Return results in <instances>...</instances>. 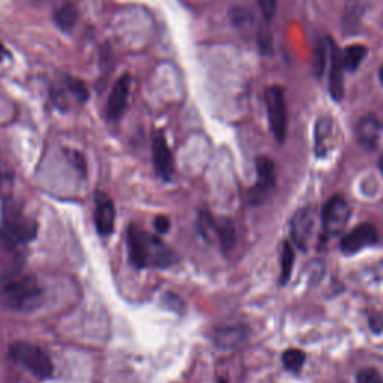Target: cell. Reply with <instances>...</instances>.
Here are the masks:
<instances>
[{"label":"cell","instance_id":"obj_4","mask_svg":"<svg viewBox=\"0 0 383 383\" xmlns=\"http://www.w3.org/2000/svg\"><path fill=\"white\" fill-rule=\"evenodd\" d=\"M196 227H198L204 240L209 243L217 241L225 253L230 252L235 246L236 234L234 222L231 219H226V217L219 219V217H214L211 213L201 210Z\"/></svg>","mask_w":383,"mask_h":383},{"label":"cell","instance_id":"obj_28","mask_svg":"<svg viewBox=\"0 0 383 383\" xmlns=\"http://www.w3.org/2000/svg\"><path fill=\"white\" fill-rule=\"evenodd\" d=\"M261 13L268 23L271 22L277 11V0H257Z\"/></svg>","mask_w":383,"mask_h":383},{"label":"cell","instance_id":"obj_3","mask_svg":"<svg viewBox=\"0 0 383 383\" xmlns=\"http://www.w3.org/2000/svg\"><path fill=\"white\" fill-rule=\"evenodd\" d=\"M9 356L39 380H48L54 373L53 361L47 352L29 341L13 343L9 346Z\"/></svg>","mask_w":383,"mask_h":383},{"label":"cell","instance_id":"obj_2","mask_svg":"<svg viewBox=\"0 0 383 383\" xmlns=\"http://www.w3.org/2000/svg\"><path fill=\"white\" fill-rule=\"evenodd\" d=\"M44 291L33 276H20L0 289V304L11 312L30 313L43 304Z\"/></svg>","mask_w":383,"mask_h":383},{"label":"cell","instance_id":"obj_17","mask_svg":"<svg viewBox=\"0 0 383 383\" xmlns=\"http://www.w3.org/2000/svg\"><path fill=\"white\" fill-rule=\"evenodd\" d=\"M246 328L243 326H230L217 329L214 341L216 345L222 349H234L244 341Z\"/></svg>","mask_w":383,"mask_h":383},{"label":"cell","instance_id":"obj_15","mask_svg":"<svg viewBox=\"0 0 383 383\" xmlns=\"http://www.w3.org/2000/svg\"><path fill=\"white\" fill-rule=\"evenodd\" d=\"M380 121L375 116L362 117L356 124V140L359 146L367 150H375L380 138Z\"/></svg>","mask_w":383,"mask_h":383},{"label":"cell","instance_id":"obj_11","mask_svg":"<svg viewBox=\"0 0 383 383\" xmlns=\"http://www.w3.org/2000/svg\"><path fill=\"white\" fill-rule=\"evenodd\" d=\"M151 149H153L151 151H153L154 170H156L158 175L162 180L171 181L174 177V159L163 132L159 130L156 135H154Z\"/></svg>","mask_w":383,"mask_h":383},{"label":"cell","instance_id":"obj_20","mask_svg":"<svg viewBox=\"0 0 383 383\" xmlns=\"http://www.w3.org/2000/svg\"><path fill=\"white\" fill-rule=\"evenodd\" d=\"M326 60H329L328 56V45L326 43H324V39H317V43L315 45V51H313V61L312 66L316 77H322L325 68H326Z\"/></svg>","mask_w":383,"mask_h":383},{"label":"cell","instance_id":"obj_7","mask_svg":"<svg viewBox=\"0 0 383 383\" xmlns=\"http://www.w3.org/2000/svg\"><path fill=\"white\" fill-rule=\"evenodd\" d=\"M350 219V206L341 195H334L322 210V235L333 238L343 234Z\"/></svg>","mask_w":383,"mask_h":383},{"label":"cell","instance_id":"obj_23","mask_svg":"<svg viewBox=\"0 0 383 383\" xmlns=\"http://www.w3.org/2000/svg\"><path fill=\"white\" fill-rule=\"evenodd\" d=\"M257 45H260V50L264 56L273 54V35L271 30L266 26H261L260 30H257Z\"/></svg>","mask_w":383,"mask_h":383},{"label":"cell","instance_id":"obj_34","mask_svg":"<svg viewBox=\"0 0 383 383\" xmlns=\"http://www.w3.org/2000/svg\"><path fill=\"white\" fill-rule=\"evenodd\" d=\"M379 167H380V171L383 172V156L380 158V162H379Z\"/></svg>","mask_w":383,"mask_h":383},{"label":"cell","instance_id":"obj_19","mask_svg":"<svg viewBox=\"0 0 383 383\" xmlns=\"http://www.w3.org/2000/svg\"><path fill=\"white\" fill-rule=\"evenodd\" d=\"M367 56V48L361 44H352L347 45L346 50L341 53V59H343V66L347 72H355L364 61Z\"/></svg>","mask_w":383,"mask_h":383},{"label":"cell","instance_id":"obj_29","mask_svg":"<svg viewBox=\"0 0 383 383\" xmlns=\"http://www.w3.org/2000/svg\"><path fill=\"white\" fill-rule=\"evenodd\" d=\"M177 301H180V296H177L175 294L170 292L168 295L163 296V306L165 307L172 310V312H175V313H183L184 303H179L177 304Z\"/></svg>","mask_w":383,"mask_h":383},{"label":"cell","instance_id":"obj_14","mask_svg":"<svg viewBox=\"0 0 383 383\" xmlns=\"http://www.w3.org/2000/svg\"><path fill=\"white\" fill-rule=\"evenodd\" d=\"M328 48H329V93L334 100H341L345 96V86H343V59H341V53L334 44L333 39H328Z\"/></svg>","mask_w":383,"mask_h":383},{"label":"cell","instance_id":"obj_26","mask_svg":"<svg viewBox=\"0 0 383 383\" xmlns=\"http://www.w3.org/2000/svg\"><path fill=\"white\" fill-rule=\"evenodd\" d=\"M230 18H231V22L234 26L236 27H241L247 23H250V20H252V14L250 11H248V9L246 8H240V6H235L232 8L231 11H230Z\"/></svg>","mask_w":383,"mask_h":383},{"label":"cell","instance_id":"obj_10","mask_svg":"<svg viewBox=\"0 0 383 383\" xmlns=\"http://www.w3.org/2000/svg\"><path fill=\"white\" fill-rule=\"evenodd\" d=\"M379 240V234L376 227L371 223H362L347 232L341 240V252L345 255H355L362 248L376 244Z\"/></svg>","mask_w":383,"mask_h":383},{"label":"cell","instance_id":"obj_18","mask_svg":"<svg viewBox=\"0 0 383 383\" xmlns=\"http://www.w3.org/2000/svg\"><path fill=\"white\" fill-rule=\"evenodd\" d=\"M54 23L63 32H70L78 22V9L72 3H63L54 11Z\"/></svg>","mask_w":383,"mask_h":383},{"label":"cell","instance_id":"obj_30","mask_svg":"<svg viewBox=\"0 0 383 383\" xmlns=\"http://www.w3.org/2000/svg\"><path fill=\"white\" fill-rule=\"evenodd\" d=\"M154 230L158 231V234L163 235L167 234L171 230V220L168 216H158L156 220H154Z\"/></svg>","mask_w":383,"mask_h":383},{"label":"cell","instance_id":"obj_35","mask_svg":"<svg viewBox=\"0 0 383 383\" xmlns=\"http://www.w3.org/2000/svg\"><path fill=\"white\" fill-rule=\"evenodd\" d=\"M219 383H227V382H226V379H223V377H220V379H219Z\"/></svg>","mask_w":383,"mask_h":383},{"label":"cell","instance_id":"obj_8","mask_svg":"<svg viewBox=\"0 0 383 383\" xmlns=\"http://www.w3.org/2000/svg\"><path fill=\"white\" fill-rule=\"evenodd\" d=\"M257 180L250 192V202L257 205L262 204L276 186V165L268 156H260L256 159Z\"/></svg>","mask_w":383,"mask_h":383},{"label":"cell","instance_id":"obj_9","mask_svg":"<svg viewBox=\"0 0 383 383\" xmlns=\"http://www.w3.org/2000/svg\"><path fill=\"white\" fill-rule=\"evenodd\" d=\"M315 226H316V213L313 209L307 206V209H301L296 211V214L291 220V234L298 248L307 250L310 241H312Z\"/></svg>","mask_w":383,"mask_h":383},{"label":"cell","instance_id":"obj_24","mask_svg":"<svg viewBox=\"0 0 383 383\" xmlns=\"http://www.w3.org/2000/svg\"><path fill=\"white\" fill-rule=\"evenodd\" d=\"M66 84H68L69 90L72 91V95H74L80 102H86L89 99V90H87L84 82H82L81 80L68 77L66 78Z\"/></svg>","mask_w":383,"mask_h":383},{"label":"cell","instance_id":"obj_21","mask_svg":"<svg viewBox=\"0 0 383 383\" xmlns=\"http://www.w3.org/2000/svg\"><path fill=\"white\" fill-rule=\"evenodd\" d=\"M304 362H306V354L303 350L287 349L283 354V364H285L286 370H289V371H292V373L301 371Z\"/></svg>","mask_w":383,"mask_h":383},{"label":"cell","instance_id":"obj_6","mask_svg":"<svg viewBox=\"0 0 383 383\" xmlns=\"http://www.w3.org/2000/svg\"><path fill=\"white\" fill-rule=\"evenodd\" d=\"M265 105L273 135L278 142H283L287 130V111L283 89L278 86L268 87L265 91Z\"/></svg>","mask_w":383,"mask_h":383},{"label":"cell","instance_id":"obj_33","mask_svg":"<svg viewBox=\"0 0 383 383\" xmlns=\"http://www.w3.org/2000/svg\"><path fill=\"white\" fill-rule=\"evenodd\" d=\"M379 78H380V82H382V86H383V66L379 70Z\"/></svg>","mask_w":383,"mask_h":383},{"label":"cell","instance_id":"obj_27","mask_svg":"<svg viewBox=\"0 0 383 383\" xmlns=\"http://www.w3.org/2000/svg\"><path fill=\"white\" fill-rule=\"evenodd\" d=\"M356 383H383V377L375 368H362L356 375Z\"/></svg>","mask_w":383,"mask_h":383},{"label":"cell","instance_id":"obj_32","mask_svg":"<svg viewBox=\"0 0 383 383\" xmlns=\"http://www.w3.org/2000/svg\"><path fill=\"white\" fill-rule=\"evenodd\" d=\"M8 56H9V54H8L6 48L3 47V44H2V43H0V61L5 60V57H8Z\"/></svg>","mask_w":383,"mask_h":383},{"label":"cell","instance_id":"obj_1","mask_svg":"<svg viewBox=\"0 0 383 383\" xmlns=\"http://www.w3.org/2000/svg\"><path fill=\"white\" fill-rule=\"evenodd\" d=\"M128 253L133 266L140 268H170L179 262V255L158 235L130 225L126 234Z\"/></svg>","mask_w":383,"mask_h":383},{"label":"cell","instance_id":"obj_12","mask_svg":"<svg viewBox=\"0 0 383 383\" xmlns=\"http://www.w3.org/2000/svg\"><path fill=\"white\" fill-rule=\"evenodd\" d=\"M95 225L100 236H108L116 227V206L110 196L103 192L95 195Z\"/></svg>","mask_w":383,"mask_h":383},{"label":"cell","instance_id":"obj_16","mask_svg":"<svg viewBox=\"0 0 383 383\" xmlns=\"http://www.w3.org/2000/svg\"><path fill=\"white\" fill-rule=\"evenodd\" d=\"M333 120L329 117L319 119L315 128V151L317 158H324L329 149V141L333 137Z\"/></svg>","mask_w":383,"mask_h":383},{"label":"cell","instance_id":"obj_13","mask_svg":"<svg viewBox=\"0 0 383 383\" xmlns=\"http://www.w3.org/2000/svg\"><path fill=\"white\" fill-rule=\"evenodd\" d=\"M130 82H132L130 75L124 74L117 80L116 84H114L108 99V105H107V119L110 121H117L123 116L124 110H126L128 100H129Z\"/></svg>","mask_w":383,"mask_h":383},{"label":"cell","instance_id":"obj_22","mask_svg":"<svg viewBox=\"0 0 383 383\" xmlns=\"http://www.w3.org/2000/svg\"><path fill=\"white\" fill-rule=\"evenodd\" d=\"M294 261H295L294 248L289 243H285L283 253H282V276H280V283L282 285H286L289 282V278H291Z\"/></svg>","mask_w":383,"mask_h":383},{"label":"cell","instance_id":"obj_31","mask_svg":"<svg viewBox=\"0 0 383 383\" xmlns=\"http://www.w3.org/2000/svg\"><path fill=\"white\" fill-rule=\"evenodd\" d=\"M368 325L370 329L375 334H382L383 333V316L382 315H371L368 319Z\"/></svg>","mask_w":383,"mask_h":383},{"label":"cell","instance_id":"obj_5","mask_svg":"<svg viewBox=\"0 0 383 383\" xmlns=\"http://www.w3.org/2000/svg\"><path fill=\"white\" fill-rule=\"evenodd\" d=\"M3 226L9 236L15 238L20 243L33 241L38 234V223L32 217L27 216L18 204L13 201H5L3 210Z\"/></svg>","mask_w":383,"mask_h":383},{"label":"cell","instance_id":"obj_25","mask_svg":"<svg viewBox=\"0 0 383 383\" xmlns=\"http://www.w3.org/2000/svg\"><path fill=\"white\" fill-rule=\"evenodd\" d=\"M65 154L68 156L69 162L74 165V168L82 175V177H86L87 174V162H86V158L82 156V154L77 150H70V149H66L65 150Z\"/></svg>","mask_w":383,"mask_h":383}]
</instances>
